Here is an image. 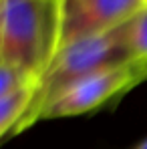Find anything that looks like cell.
<instances>
[{"instance_id":"obj_1","label":"cell","mask_w":147,"mask_h":149,"mask_svg":"<svg viewBox=\"0 0 147 149\" xmlns=\"http://www.w3.org/2000/svg\"><path fill=\"white\" fill-rule=\"evenodd\" d=\"M131 58L133 54H131V45H129V22L105 34L83 36L73 42H67L65 47L59 49V52L49 63L47 71L38 79L34 101L26 117L16 127L14 135L38 123L42 111L50 105V101L56 99L65 89H69L77 81L85 79L87 74L95 73L103 67L127 63Z\"/></svg>"},{"instance_id":"obj_2","label":"cell","mask_w":147,"mask_h":149,"mask_svg":"<svg viewBox=\"0 0 147 149\" xmlns=\"http://www.w3.org/2000/svg\"><path fill=\"white\" fill-rule=\"evenodd\" d=\"M59 0H4L0 61L40 79L59 50Z\"/></svg>"},{"instance_id":"obj_3","label":"cell","mask_w":147,"mask_h":149,"mask_svg":"<svg viewBox=\"0 0 147 149\" xmlns=\"http://www.w3.org/2000/svg\"><path fill=\"white\" fill-rule=\"evenodd\" d=\"M147 81V61L131 58L127 63L103 67L65 89L42 111L40 121L69 119L87 115L123 97L131 89Z\"/></svg>"},{"instance_id":"obj_4","label":"cell","mask_w":147,"mask_h":149,"mask_svg":"<svg viewBox=\"0 0 147 149\" xmlns=\"http://www.w3.org/2000/svg\"><path fill=\"white\" fill-rule=\"evenodd\" d=\"M145 8L147 0H63L59 49L83 36L117 30Z\"/></svg>"},{"instance_id":"obj_5","label":"cell","mask_w":147,"mask_h":149,"mask_svg":"<svg viewBox=\"0 0 147 149\" xmlns=\"http://www.w3.org/2000/svg\"><path fill=\"white\" fill-rule=\"evenodd\" d=\"M36 87H38V81L18 89L16 93H12L0 101V141L14 135L16 127L26 117V113L34 101Z\"/></svg>"},{"instance_id":"obj_6","label":"cell","mask_w":147,"mask_h":149,"mask_svg":"<svg viewBox=\"0 0 147 149\" xmlns=\"http://www.w3.org/2000/svg\"><path fill=\"white\" fill-rule=\"evenodd\" d=\"M129 45L133 58L147 61V8L129 22Z\"/></svg>"},{"instance_id":"obj_7","label":"cell","mask_w":147,"mask_h":149,"mask_svg":"<svg viewBox=\"0 0 147 149\" xmlns=\"http://www.w3.org/2000/svg\"><path fill=\"white\" fill-rule=\"evenodd\" d=\"M30 83H36V79H32V77L24 74L22 71H18V69L0 61V101L8 95H12V93H16L18 89L30 85Z\"/></svg>"},{"instance_id":"obj_8","label":"cell","mask_w":147,"mask_h":149,"mask_svg":"<svg viewBox=\"0 0 147 149\" xmlns=\"http://www.w3.org/2000/svg\"><path fill=\"white\" fill-rule=\"evenodd\" d=\"M2 20H4V0H0V36H2Z\"/></svg>"},{"instance_id":"obj_9","label":"cell","mask_w":147,"mask_h":149,"mask_svg":"<svg viewBox=\"0 0 147 149\" xmlns=\"http://www.w3.org/2000/svg\"><path fill=\"white\" fill-rule=\"evenodd\" d=\"M129 149H147V139H143V141H139L137 145H133V147H129Z\"/></svg>"},{"instance_id":"obj_10","label":"cell","mask_w":147,"mask_h":149,"mask_svg":"<svg viewBox=\"0 0 147 149\" xmlns=\"http://www.w3.org/2000/svg\"><path fill=\"white\" fill-rule=\"evenodd\" d=\"M61 2H63V0H59V4H61Z\"/></svg>"},{"instance_id":"obj_11","label":"cell","mask_w":147,"mask_h":149,"mask_svg":"<svg viewBox=\"0 0 147 149\" xmlns=\"http://www.w3.org/2000/svg\"><path fill=\"white\" fill-rule=\"evenodd\" d=\"M59 6H61V4H59Z\"/></svg>"}]
</instances>
